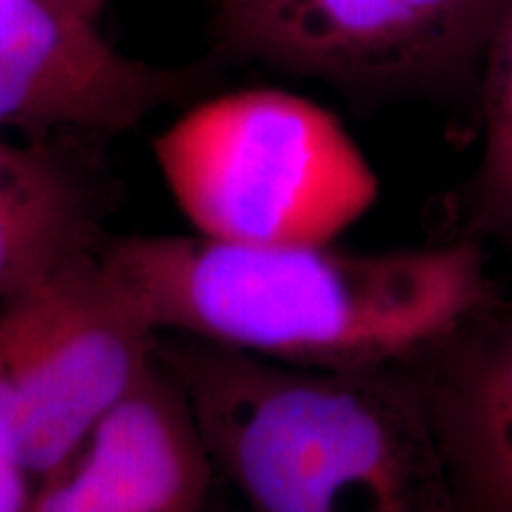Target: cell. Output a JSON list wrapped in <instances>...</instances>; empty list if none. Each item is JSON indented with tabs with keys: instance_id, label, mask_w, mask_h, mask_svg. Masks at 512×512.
<instances>
[{
	"instance_id": "obj_1",
	"label": "cell",
	"mask_w": 512,
	"mask_h": 512,
	"mask_svg": "<svg viewBox=\"0 0 512 512\" xmlns=\"http://www.w3.org/2000/svg\"><path fill=\"white\" fill-rule=\"evenodd\" d=\"M100 259L157 335L320 370L403 366L494 302L472 242L254 247L143 233L107 238Z\"/></svg>"
},
{
	"instance_id": "obj_3",
	"label": "cell",
	"mask_w": 512,
	"mask_h": 512,
	"mask_svg": "<svg viewBox=\"0 0 512 512\" xmlns=\"http://www.w3.org/2000/svg\"><path fill=\"white\" fill-rule=\"evenodd\" d=\"M190 233L230 245H325L380 195L375 169L335 114L283 88L202 100L152 143Z\"/></svg>"
},
{
	"instance_id": "obj_9",
	"label": "cell",
	"mask_w": 512,
	"mask_h": 512,
	"mask_svg": "<svg viewBox=\"0 0 512 512\" xmlns=\"http://www.w3.org/2000/svg\"><path fill=\"white\" fill-rule=\"evenodd\" d=\"M100 204L79 166L46 143L0 133V302L107 238Z\"/></svg>"
},
{
	"instance_id": "obj_5",
	"label": "cell",
	"mask_w": 512,
	"mask_h": 512,
	"mask_svg": "<svg viewBox=\"0 0 512 512\" xmlns=\"http://www.w3.org/2000/svg\"><path fill=\"white\" fill-rule=\"evenodd\" d=\"M505 0H214L223 57L358 95L430 91L484 55Z\"/></svg>"
},
{
	"instance_id": "obj_13",
	"label": "cell",
	"mask_w": 512,
	"mask_h": 512,
	"mask_svg": "<svg viewBox=\"0 0 512 512\" xmlns=\"http://www.w3.org/2000/svg\"><path fill=\"white\" fill-rule=\"evenodd\" d=\"M503 230H505V233H510V238H512V219H510L508 223H505Z\"/></svg>"
},
{
	"instance_id": "obj_6",
	"label": "cell",
	"mask_w": 512,
	"mask_h": 512,
	"mask_svg": "<svg viewBox=\"0 0 512 512\" xmlns=\"http://www.w3.org/2000/svg\"><path fill=\"white\" fill-rule=\"evenodd\" d=\"M195 83L192 69L121 53L93 19L46 0H0V131L124 133Z\"/></svg>"
},
{
	"instance_id": "obj_11",
	"label": "cell",
	"mask_w": 512,
	"mask_h": 512,
	"mask_svg": "<svg viewBox=\"0 0 512 512\" xmlns=\"http://www.w3.org/2000/svg\"><path fill=\"white\" fill-rule=\"evenodd\" d=\"M36 479L15 453V448L0 432V512H24L34 494Z\"/></svg>"
},
{
	"instance_id": "obj_7",
	"label": "cell",
	"mask_w": 512,
	"mask_h": 512,
	"mask_svg": "<svg viewBox=\"0 0 512 512\" xmlns=\"http://www.w3.org/2000/svg\"><path fill=\"white\" fill-rule=\"evenodd\" d=\"M216 479L188 394L159 356L24 512H204Z\"/></svg>"
},
{
	"instance_id": "obj_8",
	"label": "cell",
	"mask_w": 512,
	"mask_h": 512,
	"mask_svg": "<svg viewBox=\"0 0 512 512\" xmlns=\"http://www.w3.org/2000/svg\"><path fill=\"white\" fill-rule=\"evenodd\" d=\"M403 368L427 403L463 512H512V309L491 302Z\"/></svg>"
},
{
	"instance_id": "obj_2",
	"label": "cell",
	"mask_w": 512,
	"mask_h": 512,
	"mask_svg": "<svg viewBox=\"0 0 512 512\" xmlns=\"http://www.w3.org/2000/svg\"><path fill=\"white\" fill-rule=\"evenodd\" d=\"M245 512H463L403 366L320 370L159 335Z\"/></svg>"
},
{
	"instance_id": "obj_10",
	"label": "cell",
	"mask_w": 512,
	"mask_h": 512,
	"mask_svg": "<svg viewBox=\"0 0 512 512\" xmlns=\"http://www.w3.org/2000/svg\"><path fill=\"white\" fill-rule=\"evenodd\" d=\"M484 145L477 171V202L489 223L512 219V0L486 43Z\"/></svg>"
},
{
	"instance_id": "obj_4",
	"label": "cell",
	"mask_w": 512,
	"mask_h": 512,
	"mask_svg": "<svg viewBox=\"0 0 512 512\" xmlns=\"http://www.w3.org/2000/svg\"><path fill=\"white\" fill-rule=\"evenodd\" d=\"M157 351L100 249L0 302V432L36 482L86 444Z\"/></svg>"
},
{
	"instance_id": "obj_12",
	"label": "cell",
	"mask_w": 512,
	"mask_h": 512,
	"mask_svg": "<svg viewBox=\"0 0 512 512\" xmlns=\"http://www.w3.org/2000/svg\"><path fill=\"white\" fill-rule=\"evenodd\" d=\"M50 5H57V8H64L69 12H76V15L93 19V22H100L102 8H105V0H46Z\"/></svg>"
}]
</instances>
